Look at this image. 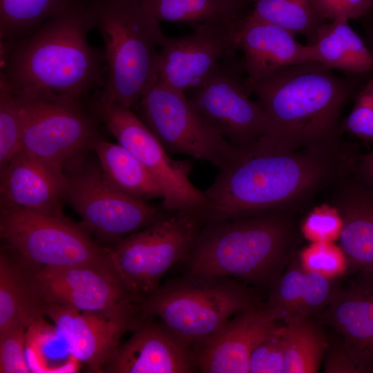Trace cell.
<instances>
[{"mask_svg":"<svg viewBox=\"0 0 373 373\" xmlns=\"http://www.w3.org/2000/svg\"><path fill=\"white\" fill-rule=\"evenodd\" d=\"M355 172L373 186V150L367 154L361 155Z\"/></svg>","mask_w":373,"mask_h":373,"instance_id":"39","label":"cell"},{"mask_svg":"<svg viewBox=\"0 0 373 373\" xmlns=\"http://www.w3.org/2000/svg\"><path fill=\"white\" fill-rule=\"evenodd\" d=\"M300 233L310 242L339 240L343 220L337 209L329 203L315 207L300 224Z\"/></svg>","mask_w":373,"mask_h":373,"instance_id":"35","label":"cell"},{"mask_svg":"<svg viewBox=\"0 0 373 373\" xmlns=\"http://www.w3.org/2000/svg\"><path fill=\"white\" fill-rule=\"evenodd\" d=\"M75 0H0V43L24 38Z\"/></svg>","mask_w":373,"mask_h":373,"instance_id":"28","label":"cell"},{"mask_svg":"<svg viewBox=\"0 0 373 373\" xmlns=\"http://www.w3.org/2000/svg\"><path fill=\"white\" fill-rule=\"evenodd\" d=\"M328 189V203L337 209L343 220L338 240L349 270L373 274V186L354 170Z\"/></svg>","mask_w":373,"mask_h":373,"instance_id":"18","label":"cell"},{"mask_svg":"<svg viewBox=\"0 0 373 373\" xmlns=\"http://www.w3.org/2000/svg\"><path fill=\"white\" fill-rule=\"evenodd\" d=\"M93 0H75L28 36L1 44V73L15 92L49 90L81 101L104 87V50L90 46Z\"/></svg>","mask_w":373,"mask_h":373,"instance_id":"3","label":"cell"},{"mask_svg":"<svg viewBox=\"0 0 373 373\" xmlns=\"http://www.w3.org/2000/svg\"><path fill=\"white\" fill-rule=\"evenodd\" d=\"M354 104L349 115L342 121L341 131L357 138L373 141V73L356 93Z\"/></svg>","mask_w":373,"mask_h":373,"instance_id":"34","label":"cell"},{"mask_svg":"<svg viewBox=\"0 0 373 373\" xmlns=\"http://www.w3.org/2000/svg\"><path fill=\"white\" fill-rule=\"evenodd\" d=\"M205 224L199 209L169 212L107 247V263L139 305L162 276L187 256Z\"/></svg>","mask_w":373,"mask_h":373,"instance_id":"6","label":"cell"},{"mask_svg":"<svg viewBox=\"0 0 373 373\" xmlns=\"http://www.w3.org/2000/svg\"><path fill=\"white\" fill-rule=\"evenodd\" d=\"M195 365L189 345L164 325L140 322L102 372L182 373L193 372Z\"/></svg>","mask_w":373,"mask_h":373,"instance_id":"19","label":"cell"},{"mask_svg":"<svg viewBox=\"0 0 373 373\" xmlns=\"http://www.w3.org/2000/svg\"><path fill=\"white\" fill-rule=\"evenodd\" d=\"M285 353L284 326L278 323L253 349L249 358V373H284Z\"/></svg>","mask_w":373,"mask_h":373,"instance_id":"33","label":"cell"},{"mask_svg":"<svg viewBox=\"0 0 373 373\" xmlns=\"http://www.w3.org/2000/svg\"><path fill=\"white\" fill-rule=\"evenodd\" d=\"M21 131L20 102L0 75V170L21 151Z\"/></svg>","mask_w":373,"mask_h":373,"instance_id":"31","label":"cell"},{"mask_svg":"<svg viewBox=\"0 0 373 373\" xmlns=\"http://www.w3.org/2000/svg\"><path fill=\"white\" fill-rule=\"evenodd\" d=\"M372 73L341 77L320 63L307 61L247 84L266 117L258 142L290 151L339 140L343 111Z\"/></svg>","mask_w":373,"mask_h":373,"instance_id":"2","label":"cell"},{"mask_svg":"<svg viewBox=\"0 0 373 373\" xmlns=\"http://www.w3.org/2000/svg\"><path fill=\"white\" fill-rule=\"evenodd\" d=\"M34 267L16 254L0 255V334L18 325L28 329L43 321L44 303L36 289Z\"/></svg>","mask_w":373,"mask_h":373,"instance_id":"23","label":"cell"},{"mask_svg":"<svg viewBox=\"0 0 373 373\" xmlns=\"http://www.w3.org/2000/svg\"><path fill=\"white\" fill-rule=\"evenodd\" d=\"M362 23L365 32L363 39L373 53V27L365 22Z\"/></svg>","mask_w":373,"mask_h":373,"instance_id":"40","label":"cell"},{"mask_svg":"<svg viewBox=\"0 0 373 373\" xmlns=\"http://www.w3.org/2000/svg\"><path fill=\"white\" fill-rule=\"evenodd\" d=\"M324 358V372L363 373L356 361L336 341L328 345Z\"/></svg>","mask_w":373,"mask_h":373,"instance_id":"38","label":"cell"},{"mask_svg":"<svg viewBox=\"0 0 373 373\" xmlns=\"http://www.w3.org/2000/svg\"><path fill=\"white\" fill-rule=\"evenodd\" d=\"M326 21L338 18L362 19L373 7V0H312Z\"/></svg>","mask_w":373,"mask_h":373,"instance_id":"37","label":"cell"},{"mask_svg":"<svg viewBox=\"0 0 373 373\" xmlns=\"http://www.w3.org/2000/svg\"><path fill=\"white\" fill-rule=\"evenodd\" d=\"M44 312L53 321L70 356L101 372L123 335L140 323L137 314L84 312L56 304L44 305Z\"/></svg>","mask_w":373,"mask_h":373,"instance_id":"16","label":"cell"},{"mask_svg":"<svg viewBox=\"0 0 373 373\" xmlns=\"http://www.w3.org/2000/svg\"><path fill=\"white\" fill-rule=\"evenodd\" d=\"M358 144L342 137L295 151H278L258 142L239 148L204 191L199 209L205 223L265 214L299 212L343 175L361 156Z\"/></svg>","mask_w":373,"mask_h":373,"instance_id":"1","label":"cell"},{"mask_svg":"<svg viewBox=\"0 0 373 373\" xmlns=\"http://www.w3.org/2000/svg\"><path fill=\"white\" fill-rule=\"evenodd\" d=\"M239 19L201 23L188 35L165 37L159 52L157 81L182 92L200 84L221 60L236 53Z\"/></svg>","mask_w":373,"mask_h":373,"instance_id":"15","label":"cell"},{"mask_svg":"<svg viewBox=\"0 0 373 373\" xmlns=\"http://www.w3.org/2000/svg\"><path fill=\"white\" fill-rule=\"evenodd\" d=\"M305 270L298 255L291 260L286 270L272 283L271 290L264 307L276 321L283 323L291 318L304 294Z\"/></svg>","mask_w":373,"mask_h":373,"instance_id":"30","label":"cell"},{"mask_svg":"<svg viewBox=\"0 0 373 373\" xmlns=\"http://www.w3.org/2000/svg\"><path fill=\"white\" fill-rule=\"evenodd\" d=\"M363 22H365L373 27V7L370 12L362 18Z\"/></svg>","mask_w":373,"mask_h":373,"instance_id":"42","label":"cell"},{"mask_svg":"<svg viewBox=\"0 0 373 373\" xmlns=\"http://www.w3.org/2000/svg\"><path fill=\"white\" fill-rule=\"evenodd\" d=\"M27 329L25 325H18L0 334L1 373L31 372L25 356Z\"/></svg>","mask_w":373,"mask_h":373,"instance_id":"36","label":"cell"},{"mask_svg":"<svg viewBox=\"0 0 373 373\" xmlns=\"http://www.w3.org/2000/svg\"><path fill=\"white\" fill-rule=\"evenodd\" d=\"M286 343L284 373H316L328 347L327 337L310 316L284 323Z\"/></svg>","mask_w":373,"mask_h":373,"instance_id":"27","label":"cell"},{"mask_svg":"<svg viewBox=\"0 0 373 373\" xmlns=\"http://www.w3.org/2000/svg\"><path fill=\"white\" fill-rule=\"evenodd\" d=\"M278 321L264 306L254 305L229 321L200 345L195 364L206 373H249L251 354L257 343Z\"/></svg>","mask_w":373,"mask_h":373,"instance_id":"20","label":"cell"},{"mask_svg":"<svg viewBox=\"0 0 373 373\" xmlns=\"http://www.w3.org/2000/svg\"><path fill=\"white\" fill-rule=\"evenodd\" d=\"M108 180L124 193L147 202L163 199L162 189L153 175L125 147L97 138L91 146Z\"/></svg>","mask_w":373,"mask_h":373,"instance_id":"25","label":"cell"},{"mask_svg":"<svg viewBox=\"0 0 373 373\" xmlns=\"http://www.w3.org/2000/svg\"><path fill=\"white\" fill-rule=\"evenodd\" d=\"M33 279L44 307L56 304L112 314L140 309L108 264L34 268Z\"/></svg>","mask_w":373,"mask_h":373,"instance_id":"14","label":"cell"},{"mask_svg":"<svg viewBox=\"0 0 373 373\" xmlns=\"http://www.w3.org/2000/svg\"><path fill=\"white\" fill-rule=\"evenodd\" d=\"M93 12L107 71L105 85L93 99L131 108L157 81V48L166 36L142 0H93Z\"/></svg>","mask_w":373,"mask_h":373,"instance_id":"5","label":"cell"},{"mask_svg":"<svg viewBox=\"0 0 373 373\" xmlns=\"http://www.w3.org/2000/svg\"><path fill=\"white\" fill-rule=\"evenodd\" d=\"M236 42L244 54L247 84L280 69L313 61L309 45L300 44L295 35L256 17L250 10L238 20Z\"/></svg>","mask_w":373,"mask_h":373,"instance_id":"21","label":"cell"},{"mask_svg":"<svg viewBox=\"0 0 373 373\" xmlns=\"http://www.w3.org/2000/svg\"><path fill=\"white\" fill-rule=\"evenodd\" d=\"M251 14L277 25L296 36H303L311 46L326 21L312 0H252Z\"/></svg>","mask_w":373,"mask_h":373,"instance_id":"29","label":"cell"},{"mask_svg":"<svg viewBox=\"0 0 373 373\" xmlns=\"http://www.w3.org/2000/svg\"><path fill=\"white\" fill-rule=\"evenodd\" d=\"M309 46L312 61L329 68L351 75L373 73L372 52L345 18L325 23Z\"/></svg>","mask_w":373,"mask_h":373,"instance_id":"24","label":"cell"},{"mask_svg":"<svg viewBox=\"0 0 373 373\" xmlns=\"http://www.w3.org/2000/svg\"><path fill=\"white\" fill-rule=\"evenodd\" d=\"M298 213L279 211L205 223L186 256L190 276L273 283L296 255Z\"/></svg>","mask_w":373,"mask_h":373,"instance_id":"4","label":"cell"},{"mask_svg":"<svg viewBox=\"0 0 373 373\" xmlns=\"http://www.w3.org/2000/svg\"><path fill=\"white\" fill-rule=\"evenodd\" d=\"M0 236L10 250L34 268L107 265V247L64 215L1 204Z\"/></svg>","mask_w":373,"mask_h":373,"instance_id":"8","label":"cell"},{"mask_svg":"<svg viewBox=\"0 0 373 373\" xmlns=\"http://www.w3.org/2000/svg\"><path fill=\"white\" fill-rule=\"evenodd\" d=\"M64 198L82 218V226L101 241L115 244L155 223L166 211L117 189L100 165L86 162L82 156L64 169Z\"/></svg>","mask_w":373,"mask_h":373,"instance_id":"10","label":"cell"},{"mask_svg":"<svg viewBox=\"0 0 373 373\" xmlns=\"http://www.w3.org/2000/svg\"><path fill=\"white\" fill-rule=\"evenodd\" d=\"M159 287L140 305L144 315H155L178 338L199 345L234 315L258 305L252 294L221 277H193Z\"/></svg>","mask_w":373,"mask_h":373,"instance_id":"7","label":"cell"},{"mask_svg":"<svg viewBox=\"0 0 373 373\" xmlns=\"http://www.w3.org/2000/svg\"><path fill=\"white\" fill-rule=\"evenodd\" d=\"M139 104V117L169 153L204 160L219 170L238 151L198 113L184 92L157 81L146 89Z\"/></svg>","mask_w":373,"mask_h":373,"instance_id":"11","label":"cell"},{"mask_svg":"<svg viewBox=\"0 0 373 373\" xmlns=\"http://www.w3.org/2000/svg\"><path fill=\"white\" fill-rule=\"evenodd\" d=\"M302 267L330 279H338L349 271L346 256L334 242H314L298 254Z\"/></svg>","mask_w":373,"mask_h":373,"instance_id":"32","label":"cell"},{"mask_svg":"<svg viewBox=\"0 0 373 373\" xmlns=\"http://www.w3.org/2000/svg\"><path fill=\"white\" fill-rule=\"evenodd\" d=\"M363 373H373V274L359 273L348 287H338L331 302L316 313Z\"/></svg>","mask_w":373,"mask_h":373,"instance_id":"17","label":"cell"},{"mask_svg":"<svg viewBox=\"0 0 373 373\" xmlns=\"http://www.w3.org/2000/svg\"><path fill=\"white\" fill-rule=\"evenodd\" d=\"M188 99L198 113L231 144L247 148L265 134L266 117L252 100L244 58L236 53L221 60Z\"/></svg>","mask_w":373,"mask_h":373,"instance_id":"12","label":"cell"},{"mask_svg":"<svg viewBox=\"0 0 373 373\" xmlns=\"http://www.w3.org/2000/svg\"><path fill=\"white\" fill-rule=\"evenodd\" d=\"M1 171V204L64 215V169L20 151Z\"/></svg>","mask_w":373,"mask_h":373,"instance_id":"22","label":"cell"},{"mask_svg":"<svg viewBox=\"0 0 373 373\" xmlns=\"http://www.w3.org/2000/svg\"><path fill=\"white\" fill-rule=\"evenodd\" d=\"M240 8L247 10L249 5L251 4L252 0H232Z\"/></svg>","mask_w":373,"mask_h":373,"instance_id":"41","label":"cell"},{"mask_svg":"<svg viewBox=\"0 0 373 373\" xmlns=\"http://www.w3.org/2000/svg\"><path fill=\"white\" fill-rule=\"evenodd\" d=\"M146 11L159 22L199 25L233 22L247 10L232 0H142Z\"/></svg>","mask_w":373,"mask_h":373,"instance_id":"26","label":"cell"},{"mask_svg":"<svg viewBox=\"0 0 373 373\" xmlns=\"http://www.w3.org/2000/svg\"><path fill=\"white\" fill-rule=\"evenodd\" d=\"M93 111L117 142L128 149L161 186L162 208L169 212L200 209L206 203L204 191L189 178L191 163L171 158L153 132L131 108L93 99Z\"/></svg>","mask_w":373,"mask_h":373,"instance_id":"13","label":"cell"},{"mask_svg":"<svg viewBox=\"0 0 373 373\" xmlns=\"http://www.w3.org/2000/svg\"><path fill=\"white\" fill-rule=\"evenodd\" d=\"M13 92L21 105V151L64 169L91 149L97 125L81 101L49 90Z\"/></svg>","mask_w":373,"mask_h":373,"instance_id":"9","label":"cell"}]
</instances>
